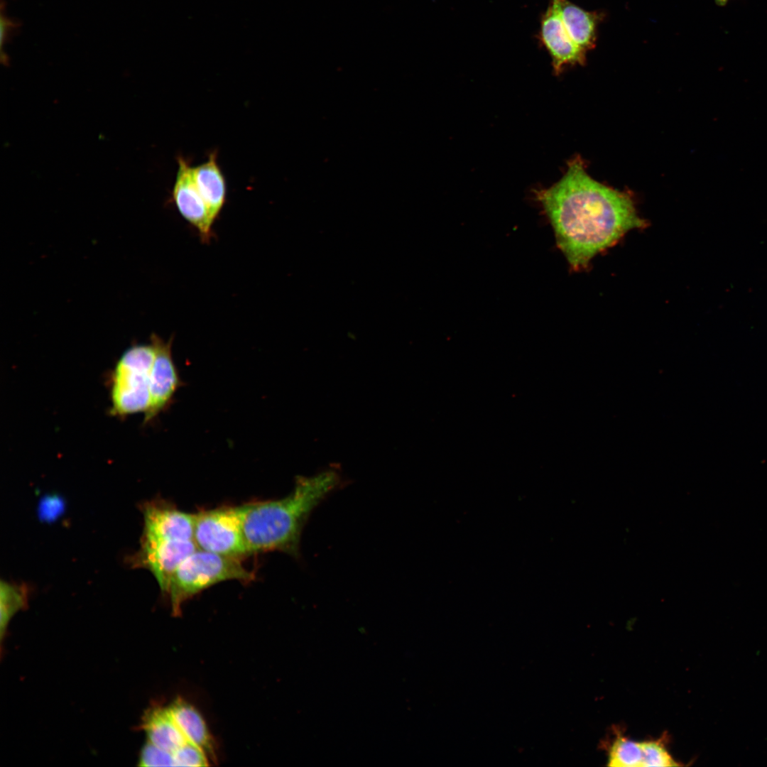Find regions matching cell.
Segmentation results:
<instances>
[{"mask_svg":"<svg viewBox=\"0 0 767 767\" xmlns=\"http://www.w3.org/2000/svg\"><path fill=\"white\" fill-rule=\"evenodd\" d=\"M536 196L557 246L575 271L585 268L628 232L646 226L630 195L592 179L580 158L569 162L560 180Z\"/></svg>","mask_w":767,"mask_h":767,"instance_id":"1","label":"cell"},{"mask_svg":"<svg viewBox=\"0 0 767 767\" xmlns=\"http://www.w3.org/2000/svg\"><path fill=\"white\" fill-rule=\"evenodd\" d=\"M344 483L339 467L330 466L312 476L297 477L293 491L282 499L240 506L249 555L280 551L298 557L302 531L312 511Z\"/></svg>","mask_w":767,"mask_h":767,"instance_id":"2","label":"cell"},{"mask_svg":"<svg viewBox=\"0 0 767 767\" xmlns=\"http://www.w3.org/2000/svg\"><path fill=\"white\" fill-rule=\"evenodd\" d=\"M254 579V573L247 570L239 558L197 548L173 574L166 596L173 615L178 616L187 600L216 584L229 580L249 583Z\"/></svg>","mask_w":767,"mask_h":767,"instance_id":"3","label":"cell"},{"mask_svg":"<svg viewBox=\"0 0 767 767\" xmlns=\"http://www.w3.org/2000/svg\"><path fill=\"white\" fill-rule=\"evenodd\" d=\"M155 354L152 344H135L122 354L111 376V415L125 416L147 410Z\"/></svg>","mask_w":767,"mask_h":767,"instance_id":"4","label":"cell"},{"mask_svg":"<svg viewBox=\"0 0 767 767\" xmlns=\"http://www.w3.org/2000/svg\"><path fill=\"white\" fill-rule=\"evenodd\" d=\"M194 516L193 540L198 549L239 559L249 555L240 506L204 510Z\"/></svg>","mask_w":767,"mask_h":767,"instance_id":"5","label":"cell"},{"mask_svg":"<svg viewBox=\"0 0 767 767\" xmlns=\"http://www.w3.org/2000/svg\"><path fill=\"white\" fill-rule=\"evenodd\" d=\"M197 549L194 540L141 538L138 550L131 558L134 567L148 570L161 592L168 591L171 578L181 563Z\"/></svg>","mask_w":767,"mask_h":767,"instance_id":"6","label":"cell"},{"mask_svg":"<svg viewBox=\"0 0 767 767\" xmlns=\"http://www.w3.org/2000/svg\"><path fill=\"white\" fill-rule=\"evenodd\" d=\"M142 538L171 540H194V513L178 509L165 500H153L142 506Z\"/></svg>","mask_w":767,"mask_h":767,"instance_id":"7","label":"cell"},{"mask_svg":"<svg viewBox=\"0 0 767 767\" xmlns=\"http://www.w3.org/2000/svg\"><path fill=\"white\" fill-rule=\"evenodd\" d=\"M178 170L172 198L180 214L199 232L204 241L209 240L214 219L200 193L192 175V166L182 156L177 158Z\"/></svg>","mask_w":767,"mask_h":767,"instance_id":"8","label":"cell"},{"mask_svg":"<svg viewBox=\"0 0 767 767\" xmlns=\"http://www.w3.org/2000/svg\"><path fill=\"white\" fill-rule=\"evenodd\" d=\"M151 341L156 354L150 373V404L145 412L144 423L149 422L165 409L181 384L172 358L173 338L165 342L152 334Z\"/></svg>","mask_w":767,"mask_h":767,"instance_id":"9","label":"cell"},{"mask_svg":"<svg viewBox=\"0 0 767 767\" xmlns=\"http://www.w3.org/2000/svg\"><path fill=\"white\" fill-rule=\"evenodd\" d=\"M540 40L552 58L556 74L565 67L586 61V51L578 46L567 33L556 9L550 4L543 16Z\"/></svg>","mask_w":767,"mask_h":767,"instance_id":"10","label":"cell"},{"mask_svg":"<svg viewBox=\"0 0 767 767\" xmlns=\"http://www.w3.org/2000/svg\"><path fill=\"white\" fill-rule=\"evenodd\" d=\"M551 4L574 42L586 52L594 48L602 15L585 11L568 0H551Z\"/></svg>","mask_w":767,"mask_h":767,"instance_id":"11","label":"cell"},{"mask_svg":"<svg viewBox=\"0 0 767 767\" xmlns=\"http://www.w3.org/2000/svg\"><path fill=\"white\" fill-rule=\"evenodd\" d=\"M192 175L200 193L215 220L227 197L226 179L218 163L217 151L211 152L204 163L192 166Z\"/></svg>","mask_w":767,"mask_h":767,"instance_id":"12","label":"cell"},{"mask_svg":"<svg viewBox=\"0 0 767 767\" xmlns=\"http://www.w3.org/2000/svg\"><path fill=\"white\" fill-rule=\"evenodd\" d=\"M168 709L187 740L202 748L207 755L214 759L213 739L199 712L182 699L175 700Z\"/></svg>","mask_w":767,"mask_h":767,"instance_id":"13","label":"cell"},{"mask_svg":"<svg viewBox=\"0 0 767 767\" xmlns=\"http://www.w3.org/2000/svg\"><path fill=\"white\" fill-rule=\"evenodd\" d=\"M143 728L150 742L172 753L188 741L168 707H156L148 711L143 718Z\"/></svg>","mask_w":767,"mask_h":767,"instance_id":"14","label":"cell"},{"mask_svg":"<svg viewBox=\"0 0 767 767\" xmlns=\"http://www.w3.org/2000/svg\"><path fill=\"white\" fill-rule=\"evenodd\" d=\"M609 766H643L641 741H636L617 732L608 751Z\"/></svg>","mask_w":767,"mask_h":767,"instance_id":"15","label":"cell"},{"mask_svg":"<svg viewBox=\"0 0 767 767\" xmlns=\"http://www.w3.org/2000/svg\"><path fill=\"white\" fill-rule=\"evenodd\" d=\"M27 603V590L24 587L1 581L0 584L1 636L13 615Z\"/></svg>","mask_w":767,"mask_h":767,"instance_id":"16","label":"cell"},{"mask_svg":"<svg viewBox=\"0 0 767 767\" xmlns=\"http://www.w3.org/2000/svg\"><path fill=\"white\" fill-rule=\"evenodd\" d=\"M665 737L641 741L643 766H677L680 764L672 757L666 748Z\"/></svg>","mask_w":767,"mask_h":767,"instance_id":"17","label":"cell"},{"mask_svg":"<svg viewBox=\"0 0 767 767\" xmlns=\"http://www.w3.org/2000/svg\"><path fill=\"white\" fill-rule=\"evenodd\" d=\"M139 765L142 766H176L174 754L148 741L143 746Z\"/></svg>","mask_w":767,"mask_h":767,"instance_id":"18","label":"cell"},{"mask_svg":"<svg viewBox=\"0 0 767 767\" xmlns=\"http://www.w3.org/2000/svg\"><path fill=\"white\" fill-rule=\"evenodd\" d=\"M176 766H207V754L197 745L187 741L174 753Z\"/></svg>","mask_w":767,"mask_h":767,"instance_id":"19","label":"cell"},{"mask_svg":"<svg viewBox=\"0 0 767 767\" xmlns=\"http://www.w3.org/2000/svg\"><path fill=\"white\" fill-rule=\"evenodd\" d=\"M728 0H715V2L719 6H725Z\"/></svg>","mask_w":767,"mask_h":767,"instance_id":"20","label":"cell"}]
</instances>
